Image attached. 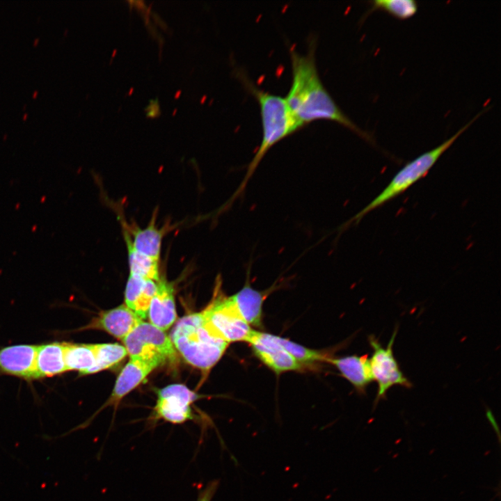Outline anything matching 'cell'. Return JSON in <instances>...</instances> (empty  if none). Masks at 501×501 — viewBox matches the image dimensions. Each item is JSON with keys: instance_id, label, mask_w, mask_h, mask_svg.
<instances>
[{"instance_id": "cell-2", "label": "cell", "mask_w": 501, "mask_h": 501, "mask_svg": "<svg viewBox=\"0 0 501 501\" xmlns=\"http://www.w3.org/2000/svg\"><path fill=\"white\" fill-rule=\"evenodd\" d=\"M239 77L259 104L262 137L256 153L247 166L242 181L225 204L224 207L226 208L231 206L244 192L249 180L268 151L281 140L300 129L285 97L261 90L242 72H239Z\"/></svg>"}, {"instance_id": "cell-11", "label": "cell", "mask_w": 501, "mask_h": 501, "mask_svg": "<svg viewBox=\"0 0 501 501\" xmlns=\"http://www.w3.org/2000/svg\"><path fill=\"white\" fill-rule=\"evenodd\" d=\"M250 270L248 267L244 287L230 298L241 318L249 326L260 327L262 325L263 303L267 295L277 287L274 284L264 291L254 289L250 283Z\"/></svg>"}, {"instance_id": "cell-14", "label": "cell", "mask_w": 501, "mask_h": 501, "mask_svg": "<svg viewBox=\"0 0 501 501\" xmlns=\"http://www.w3.org/2000/svg\"><path fill=\"white\" fill-rule=\"evenodd\" d=\"M328 362L333 365L340 374L361 394L365 392L367 386L372 381L369 357L351 355L340 358L329 357Z\"/></svg>"}, {"instance_id": "cell-15", "label": "cell", "mask_w": 501, "mask_h": 501, "mask_svg": "<svg viewBox=\"0 0 501 501\" xmlns=\"http://www.w3.org/2000/svg\"><path fill=\"white\" fill-rule=\"evenodd\" d=\"M157 287L154 280L129 274L125 292L126 305L141 319H145Z\"/></svg>"}, {"instance_id": "cell-6", "label": "cell", "mask_w": 501, "mask_h": 501, "mask_svg": "<svg viewBox=\"0 0 501 501\" xmlns=\"http://www.w3.org/2000/svg\"><path fill=\"white\" fill-rule=\"evenodd\" d=\"M397 326L394 330L386 347H383L378 338L374 335L368 337V342L373 353L369 358V367L372 381L377 383L378 388L374 407L381 400L392 387L399 385L406 388L412 387L411 382L400 369L399 363L393 353V344L397 333Z\"/></svg>"}, {"instance_id": "cell-1", "label": "cell", "mask_w": 501, "mask_h": 501, "mask_svg": "<svg viewBox=\"0 0 501 501\" xmlns=\"http://www.w3.org/2000/svg\"><path fill=\"white\" fill-rule=\"evenodd\" d=\"M315 50L316 42L312 38L306 54L289 51L292 80L285 98L300 129L317 120L333 121L376 146L372 134L355 124L324 87L316 65Z\"/></svg>"}, {"instance_id": "cell-26", "label": "cell", "mask_w": 501, "mask_h": 501, "mask_svg": "<svg viewBox=\"0 0 501 501\" xmlns=\"http://www.w3.org/2000/svg\"><path fill=\"white\" fill-rule=\"evenodd\" d=\"M37 93H38V91H35V92L34 93V94H33V97H35V95H37Z\"/></svg>"}, {"instance_id": "cell-10", "label": "cell", "mask_w": 501, "mask_h": 501, "mask_svg": "<svg viewBox=\"0 0 501 501\" xmlns=\"http://www.w3.org/2000/svg\"><path fill=\"white\" fill-rule=\"evenodd\" d=\"M38 345L17 344L0 349V374L26 381L35 379Z\"/></svg>"}, {"instance_id": "cell-25", "label": "cell", "mask_w": 501, "mask_h": 501, "mask_svg": "<svg viewBox=\"0 0 501 501\" xmlns=\"http://www.w3.org/2000/svg\"><path fill=\"white\" fill-rule=\"evenodd\" d=\"M487 417H488V419L489 420L490 422L492 424L493 427L498 435V441L500 442V431L498 429V427L496 422L495 421L493 416L491 414V411H488Z\"/></svg>"}, {"instance_id": "cell-9", "label": "cell", "mask_w": 501, "mask_h": 501, "mask_svg": "<svg viewBox=\"0 0 501 501\" xmlns=\"http://www.w3.org/2000/svg\"><path fill=\"white\" fill-rule=\"evenodd\" d=\"M247 342L255 356L277 374L304 367L276 341L272 334L253 330Z\"/></svg>"}, {"instance_id": "cell-13", "label": "cell", "mask_w": 501, "mask_h": 501, "mask_svg": "<svg viewBox=\"0 0 501 501\" xmlns=\"http://www.w3.org/2000/svg\"><path fill=\"white\" fill-rule=\"evenodd\" d=\"M148 316L150 324L164 331L177 319L172 285L166 280L157 282V291L150 302Z\"/></svg>"}, {"instance_id": "cell-28", "label": "cell", "mask_w": 501, "mask_h": 501, "mask_svg": "<svg viewBox=\"0 0 501 501\" xmlns=\"http://www.w3.org/2000/svg\"><path fill=\"white\" fill-rule=\"evenodd\" d=\"M28 116V114H27V113H26V114H25V115L24 116V119H25V118H26V116Z\"/></svg>"}, {"instance_id": "cell-8", "label": "cell", "mask_w": 501, "mask_h": 501, "mask_svg": "<svg viewBox=\"0 0 501 501\" xmlns=\"http://www.w3.org/2000/svg\"><path fill=\"white\" fill-rule=\"evenodd\" d=\"M154 408L157 418L174 424L183 423L193 418L191 404L198 395L182 384H171L157 390Z\"/></svg>"}, {"instance_id": "cell-16", "label": "cell", "mask_w": 501, "mask_h": 501, "mask_svg": "<svg viewBox=\"0 0 501 501\" xmlns=\"http://www.w3.org/2000/svg\"><path fill=\"white\" fill-rule=\"evenodd\" d=\"M157 368L154 365L137 358H131L117 378L111 397V404H118L127 393L143 382Z\"/></svg>"}, {"instance_id": "cell-22", "label": "cell", "mask_w": 501, "mask_h": 501, "mask_svg": "<svg viewBox=\"0 0 501 501\" xmlns=\"http://www.w3.org/2000/svg\"><path fill=\"white\" fill-rule=\"evenodd\" d=\"M95 360L93 366L84 375L97 373L118 363L127 354L122 345L113 344H94Z\"/></svg>"}, {"instance_id": "cell-27", "label": "cell", "mask_w": 501, "mask_h": 501, "mask_svg": "<svg viewBox=\"0 0 501 501\" xmlns=\"http://www.w3.org/2000/svg\"><path fill=\"white\" fill-rule=\"evenodd\" d=\"M39 38H36V40L34 41V44L35 45L36 42L38 41Z\"/></svg>"}, {"instance_id": "cell-21", "label": "cell", "mask_w": 501, "mask_h": 501, "mask_svg": "<svg viewBox=\"0 0 501 501\" xmlns=\"http://www.w3.org/2000/svg\"><path fill=\"white\" fill-rule=\"evenodd\" d=\"M369 8L363 15L366 18L373 12L380 10L401 20L414 16L418 9V3L413 0H374L369 2Z\"/></svg>"}, {"instance_id": "cell-18", "label": "cell", "mask_w": 501, "mask_h": 501, "mask_svg": "<svg viewBox=\"0 0 501 501\" xmlns=\"http://www.w3.org/2000/svg\"><path fill=\"white\" fill-rule=\"evenodd\" d=\"M154 216L145 228H129V232L132 247L138 252L156 260H159L162 239L165 234L164 229L155 225Z\"/></svg>"}, {"instance_id": "cell-24", "label": "cell", "mask_w": 501, "mask_h": 501, "mask_svg": "<svg viewBox=\"0 0 501 501\" xmlns=\"http://www.w3.org/2000/svg\"><path fill=\"white\" fill-rule=\"evenodd\" d=\"M218 480H214L209 483L199 495L197 501H211L218 488Z\"/></svg>"}, {"instance_id": "cell-17", "label": "cell", "mask_w": 501, "mask_h": 501, "mask_svg": "<svg viewBox=\"0 0 501 501\" xmlns=\"http://www.w3.org/2000/svg\"><path fill=\"white\" fill-rule=\"evenodd\" d=\"M65 342H53L38 346L35 379L51 377L66 372Z\"/></svg>"}, {"instance_id": "cell-12", "label": "cell", "mask_w": 501, "mask_h": 501, "mask_svg": "<svg viewBox=\"0 0 501 501\" xmlns=\"http://www.w3.org/2000/svg\"><path fill=\"white\" fill-rule=\"evenodd\" d=\"M142 319L126 305L102 312L87 328H100L123 340Z\"/></svg>"}, {"instance_id": "cell-4", "label": "cell", "mask_w": 501, "mask_h": 501, "mask_svg": "<svg viewBox=\"0 0 501 501\" xmlns=\"http://www.w3.org/2000/svg\"><path fill=\"white\" fill-rule=\"evenodd\" d=\"M484 111L485 110L477 113L456 133L441 144L407 162L394 175L386 186L363 209L344 223L340 230H345L351 225L358 223L367 214L402 194L414 184L424 177L440 157Z\"/></svg>"}, {"instance_id": "cell-20", "label": "cell", "mask_w": 501, "mask_h": 501, "mask_svg": "<svg viewBox=\"0 0 501 501\" xmlns=\"http://www.w3.org/2000/svg\"><path fill=\"white\" fill-rule=\"evenodd\" d=\"M64 358L66 371L77 370L84 375L95 363L94 344L65 342Z\"/></svg>"}, {"instance_id": "cell-19", "label": "cell", "mask_w": 501, "mask_h": 501, "mask_svg": "<svg viewBox=\"0 0 501 501\" xmlns=\"http://www.w3.org/2000/svg\"><path fill=\"white\" fill-rule=\"evenodd\" d=\"M123 236L127 248L130 274L158 282L159 261L136 250L132 246L128 231L124 228Z\"/></svg>"}, {"instance_id": "cell-23", "label": "cell", "mask_w": 501, "mask_h": 501, "mask_svg": "<svg viewBox=\"0 0 501 501\" xmlns=\"http://www.w3.org/2000/svg\"><path fill=\"white\" fill-rule=\"evenodd\" d=\"M273 337L276 341L304 367L319 362L328 361L329 358L322 351L305 347L280 336L273 335Z\"/></svg>"}, {"instance_id": "cell-7", "label": "cell", "mask_w": 501, "mask_h": 501, "mask_svg": "<svg viewBox=\"0 0 501 501\" xmlns=\"http://www.w3.org/2000/svg\"><path fill=\"white\" fill-rule=\"evenodd\" d=\"M216 295L202 312L208 324L228 343L247 342L253 330L239 315L230 296H223L218 292Z\"/></svg>"}, {"instance_id": "cell-5", "label": "cell", "mask_w": 501, "mask_h": 501, "mask_svg": "<svg viewBox=\"0 0 501 501\" xmlns=\"http://www.w3.org/2000/svg\"><path fill=\"white\" fill-rule=\"evenodd\" d=\"M122 341L131 358L142 360L156 367L176 358L170 337L150 323L141 321Z\"/></svg>"}, {"instance_id": "cell-3", "label": "cell", "mask_w": 501, "mask_h": 501, "mask_svg": "<svg viewBox=\"0 0 501 501\" xmlns=\"http://www.w3.org/2000/svg\"><path fill=\"white\" fill-rule=\"evenodd\" d=\"M170 339L188 363L204 372L217 363L229 344L214 331L202 312L179 319L170 332Z\"/></svg>"}]
</instances>
